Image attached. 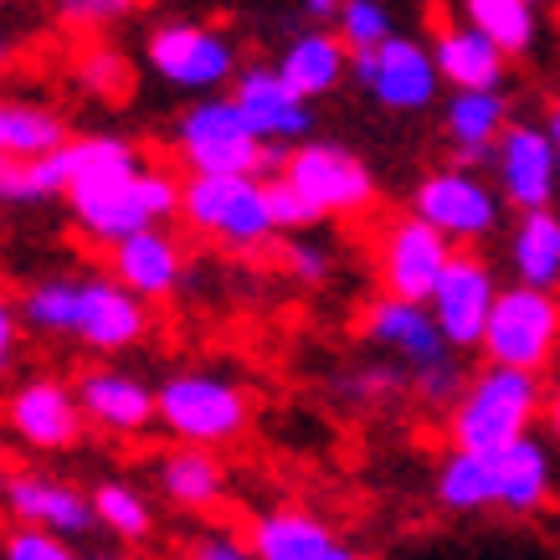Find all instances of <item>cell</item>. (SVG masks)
Instances as JSON below:
<instances>
[{
    "mask_svg": "<svg viewBox=\"0 0 560 560\" xmlns=\"http://www.w3.org/2000/svg\"><path fill=\"white\" fill-rule=\"evenodd\" d=\"M21 324L51 340H78L98 355L135 350L150 335V304L135 299L114 272H62L36 278L21 293Z\"/></svg>",
    "mask_w": 560,
    "mask_h": 560,
    "instance_id": "1",
    "label": "cell"
},
{
    "mask_svg": "<svg viewBox=\"0 0 560 560\" xmlns=\"http://www.w3.org/2000/svg\"><path fill=\"white\" fill-rule=\"evenodd\" d=\"M360 340L371 345L375 355L396 360L411 381V401H422L432 411H447L458 401L463 381V355L442 340L438 319L427 304H411V299H390V293H375L371 304L360 308Z\"/></svg>",
    "mask_w": 560,
    "mask_h": 560,
    "instance_id": "2",
    "label": "cell"
},
{
    "mask_svg": "<svg viewBox=\"0 0 560 560\" xmlns=\"http://www.w3.org/2000/svg\"><path fill=\"white\" fill-rule=\"evenodd\" d=\"M545 396H550L545 375L483 360L478 371H468L458 401L447 407V447L493 458L520 438H535V427L545 422Z\"/></svg>",
    "mask_w": 560,
    "mask_h": 560,
    "instance_id": "3",
    "label": "cell"
},
{
    "mask_svg": "<svg viewBox=\"0 0 560 560\" xmlns=\"http://www.w3.org/2000/svg\"><path fill=\"white\" fill-rule=\"evenodd\" d=\"M154 407H160V427L171 432L180 447H232V442L253 427V396L242 381L206 365L190 371H171L154 386Z\"/></svg>",
    "mask_w": 560,
    "mask_h": 560,
    "instance_id": "4",
    "label": "cell"
},
{
    "mask_svg": "<svg viewBox=\"0 0 560 560\" xmlns=\"http://www.w3.org/2000/svg\"><path fill=\"white\" fill-rule=\"evenodd\" d=\"M180 221L226 253H262L278 242L268 211V175H186Z\"/></svg>",
    "mask_w": 560,
    "mask_h": 560,
    "instance_id": "5",
    "label": "cell"
},
{
    "mask_svg": "<svg viewBox=\"0 0 560 560\" xmlns=\"http://www.w3.org/2000/svg\"><path fill=\"white\" fill-rule=\"evenodd\" d=\"M407 211L422 217L432 232L453 242V247H483L493 242L504 226H510V206L499 196V186L489 180V171H474V165H432V171L411 186Z\"/></svg>",
    "mask_w": 560,
    "mask_h": 560,
    "instance_id": "6",
    "label": "cell"
},
{
    "mask_svg": "<svg viewBox=\"0 0 560 560\" xmlns=\"http://www.w3.org/2000/svg\"><path fill=\"white\" fill-rule=\"evenodd\" d=\"M175 150L190 175H262L272 165L283 171V154H289L253 135V124L242 119L232 93L190 98V108L175 124Z\"/></svg>",
    "mask_w": 560,
    "mask_h": 560,
    "instance_id": "7",
    "label": "cell"
},
{
    "mask_svg": "<svg viewBox=\"0 0 560 560\" xmlns=\"http://www.w3.org/2000/svg\"><path fill=\"white\" fill-rule=\"evenodd\" d=\"M283 180L304 196L319 221H360L371 217L381 201V180L365 165V154H355L340 139H304L283 154Z\"/></svg>",
    "mask_w": 560,
    "mask_h": 560,
    "instance_id": "8",
    "label": "cell"
},
{
    "mask_svg": "<svg viewBox=\"0 0 560 560\" xmlns=\"http://www.w3.org/2000/svg\"><path fill=\"white\" fill-rule=\"evenodd\" d=\"M68 211L88 242L119 247L124 237L150 232V226H171V217H180V180L160 171H139L114 180V186L72 190Z\"/></svg>",
    "mask_w": 560,
    "mask_h": 560,
    "instance_id": "9",
    "label": "cell"
},
{
    "mask_svg": "<svg viewBox=\"0 0 560 560\" xmlns=\"http://www.w3.org/2000/svg\"><path fill=\"white\" fill-rule=\"evenodd\" d=\"M478 355L489 360V365L545 375L560 360V293L504 283V289H499V304H493V314H489V329H483Z\"/></svg>",
    "mask_w": 560,
    "mask_h": 560,
    "instance_id": "10",
    "label": "cell"
},
{
    "mask_svg": "<svg viewBox=\"0 0 560 560\" xmlns=\"http://www.w3.org/2000/svg\"><path fill=\"white\" fill-rule=\"evenodd\" d=\"M144 62L160 83L180 88L190 98L226 93L242 72V51L232 32L206 26V21H165L144 36Z\"/></svg>",
    "mask_w": 560,
    "mask_h": 560,
    "instance_id": "11",
    "label": "cell"
},
{
    "mask_svg": "<svg viewBox=\"0 0 560 560\" xmlns=\"http://www.w3.org/2000/svg\"><path fill=\"white\" fill-rule=\"evenodd\" d=\"M350 83L375 103V108H386V114H427V108H438L442 103V78H438V62H432V47H427L422 36H407L396 32L390 42L371 51H355L350 57Z\"/></svg>",
    "mask_w": 560,
    "mask_h": 560,
    "instance_id": "12",
    "label": "cell"
},
{
    "mask_svg": "<svg viewBox=\"0 0 560 560\" xmlns=\"http://www.w3.org/2000/svg\"><path fill=\"white\" fill-rule=\"evenodd\" d=\"M453 242L432 232L422 217H411V211H396L375 226V247H371V262H375V283L381 293L390 299H411V304H427L432 289H438V278L447 272L453 262Z\"/></svg>",
    "mask_w": 560,
    "mask_h": 560,
    "instance_id": "13",
    "label": "cell"
},
{
    "mask_svg": "<svg viewBox=\"0 0 560 560\" xmlns=\"http://www.w3.org/2000/svg\"><path fill=\"white\" fill-rule=\"evenodd\" d=\"M499 289H504V283H499V268H493L483 253H474V247L453 253V262H447V272L438 278L427 308H432V319H438L442 340L453 345L458 355H468V350L483 345V329H489V314H493V304H499Z\"/></svg>",
    "mask_w": 560,
    "mask_h": 560,
    "instance_id": "14",
    "label": "cell"
},
{
    "mask_svg": "<svg viewBox=\"0 0 560 560\" xmlns=\"http://www.w3.org/2000/svg\"><path fill=\"white\" fill-rule=\"evenodd\" d=\"M489 180L499 186L510 211H535V206H556L560 196V165H556V139L545 129V119H520L504 129V139L493 144Z\"/></svg>",
    "mask_w": 560,
    "mask_h": 560,
    "instance_id": "15",
    "label": "cell"
},
{
    "mask_svg": "<svg viewBox=\"0 0 560 560\" xmlns=\"http://www.w3.org/2000/svg\"><path fill=\"white\" fill-rule=\"evenodd\" d=\"M226 93L242 108V119L253 124V135L262 144H272V150H293V144L314 139V124H319L314 119V103L304 93H293L272 62H242L237 83Z\"/></svg>",
    "mask_w": 560,
    "mask_h": 560,
    "instance_id": "16",
    "label": "cell"
},
{
    "mask_svg": "<svg viewBox=\"0 0 560 560\" xmlns=\"http://www.w3.org/2000/svg\"><path fill=\"white\" fill-rule=\"evenodd\" d=\"M5 427L21 447L32 453H68L83 438V407H78V390L57 375H32L5 396Z\"/></svg>",
    "mask_w": 560,
    "mask_h": 560,
    "instance_id": "17",
    "label": "cell"
},
{
    "mask_svg": "<svg viewBox=\"0 0 560 560\" xmlns=\"http://www.w3.org/2000/svg\"><path fill=\"white\" fill-rule=\"evenodd\" d=\"M510 124H514V103L504 88H463V93H442L438 103V129L447 154H453V165L489 171L493 144L504 139Z\"/></svg>",
    "mask_w": 560,
    "mask_h": 560,
    "instance_id": "18",
    "label": "cell"
},
{
    "mask_svg": "<svg viewBox=\"0 0 560 560\" xmlns=\"http://www.w3.org/2000/svg\"><path fill=\"white\" fill-rule=\"evenodd\" d=\"M78 407H83V422L108 432V438H144L154 422H160V407H154V386L139 381L135 371H114V365H98V371L78 375Z\"/></svg>",
    "mask_w": 560,
    "mask_h": 560,
    "instance_id": "19",
    "label": "cell"
},
{
    "mask_svg": "<svg viewBox=\"0 0 560 560\" xmlns=\"http://www.w3.org/2000/svg\"><path fill=\"white\" fill-rule=\"evenodd\" d=\"M5 514L11 525H32V529H51L62 540H78L88 529H98L93 520V499H88L78 483L51 474H11V489H5Z\"/></svg>",
    "mask_w": 560,
    "mask_h": 560,
    "instance_id": "20",
    "label": "cell"
},
{
    "mask_svg": "<svg viewBox=\"0 0 560 560\" xmlns=\"http://www.w3.org/2000/svg\"><path fill=\"white\" fill-rule=\"evenodd\" d=\"M108 272L135 299L165 304L186 283V247H180V237H175L171 226H150V232H135L119 247H108Z\"/></svg>",
    "mask_w": 560,
    "mask_h": 560,
    "instance_id": "21",
    "label": "cell"
},
{
    "mask_svg": "<svg viewBox=\"0 0 560 560\" xmlns=\"http://www.w3.org/2000/svg\"><path fill=\"white\" fill-rule=\"evenodd\" d=\"M247 545L257 560H340L345 540L329 520L304 504H272L247 520Z\"/></svg>",
    "mask_w": 560,
    "mask_h": 560,
    "instance_id": "22",
    "label": "cell"
},
{
    "mask_svg": "<svg viewBox=\"0 0 560 560\" xmlns=\"http://www.w3.org/2000/svg\"><path fill=\"white\" fill-rule=\"evenodd\" d=\"M550 499H556V453L540 432L493 453V510L525 520V514H540Z\"/></svg>",
    "mask_w": 560,
    "mask_h": 560,
    "instance_id": "23",
    "label": "cell"
},
{
    "mask_svg": "<svg viewBox=\"0 0 560 560\" xmlns=\"http://www.w3.org/2000/svg\"><path fill=\"white\" fill-rule=\"evenodd\" d=\"M427 47H432V62H438V78L447 93H463V88H504V78L514 68L489 36H478L458 16L442 21L438 32L427 36Z\"/></svg>",
    "mask_w": 560,
    "mask_h": 560,
    "instance_id": "24",
    "label": "cell"
},
{
    "mask_svg": "<svg viewBox=\"0 0 560 560\" xmlns=\"http://www.w3.org/2000/svg\"><path fill=\"white\" fill-rule=\"evenodd\" d=\"M272 68L283 72V83H289L293 93H304L308 103H319L350 83V47L335 36V26H304L299 36L283 42Z\"/></svg>",
    "mask_w": 560,
    "mask_h": 560,
    "instance_id": "25",
    "label": "cell"
},
{
    "mask_svg": "<svg viewBox=\"0 0 560 560\" xmlns=\"http://www.w3.org/2000/svg\"><path fill=\"white\" fill-rule=\"evenodd\" d=\"M504 268L510 283L560 293V206L514 211V221L504 226Z\"/></svg>",
    "mask_w": 560,
    "mask_h": 560,
    "instance_id": "26",
    "label": "cell"
},
{
    "mask_svg": "<svg viewBox=\"0 0 560 560\" xmlns=\"http://www.w3.org/2000/svg\"><path fill=\"white\" fill-rule=\"evenodd\" d=\"M51 165H57V180H62V196H72V190L114 186L124 175H139L144 154H139V144H129L119 135H83L51 154Z\"/></svg>",
    "mask_w": 560,
    "mask_h": 560,
    "instance_id": "27",
    "label": "cell"
},
{
    "mask_svg": "<svg viewBox=\"0 0 560 560\" xmlns=\"http://www.w3.org/2000/svg\"><path fill=\"white\" fill-rule=\"evenodd\" d=\"M154 483L171 499L175 510L211 514L226 499V468L211 447H171L165 458L154 463Z\"/></svg>",
    "mask_w": 560,
    "mask_h": 560,
    "instance_id": "28",
    "label": "cell"
},
{
    "mask_svg": "<svg viewBox=\"0 0 560 560\" xmlns=\"http://www.w3.org/2000/svg\"><path fill=\"white\" fill-rule=\"evenodd\" d=\"M453 16L463 26H474L478 36H489L510 62L529 57L540 47V32H545L540 0H453Z\"/></svg>",
    "mask_w": 560,
    "mask_h": 560,
    "instance_id": "29",
    "label": "cell"
},
{
    "mask_svg": "<svg viewBox=\"0 0 560 560\" xmlns=\"http://www.w3.org/2000/svg\"><path fill=\"white\" fill-rule=\"evenodd\" d=\"M72 139L68 119L47 108V103H26V98H0V154L5 160H51Z\"/></svg>",
    "mask_w": 560,
    "mask_h": 560,
    "instance_id": "30",
    "label": "cell"
},
{
    "mask_svg": "<svg viewBox=\"0 0 560 560\" xmlns=\"http://www.w3.org/2000/svg\"><path fill=\"white\" fill-rule=\"evenodd\" d=\"M432 493H438V504L447 514H489L493 510V458L447 447V458L432 474Z\"/></svg>",
    "mask_w": 560,
    "mask_h": 560,
    "instance_id": "31",
    "label": "cell"
},
{
    "mask_svg": "<svg viewBox=\"0 0 560 560\" xmlns=\"http://www.w3.org/2000/svg\"><path fill=\"white\" fill-rule=\"evenodd\" d=\"M88 499H93L98 529H108L119 545H144L154 535V504L129 478H103V483L88 489Z\"/></svg>",
    "mask_w": 560,
    "mask_h": 560,
    "instance_id": "32",
    "label": "cell"
},
{
    "mask_svg": "<svg viewBox=\"0 0 560 560\" xmlns=\"http://www.w3.org/2000/svg\"><path fill=\"white\" fill-rule=\"evenodd\" d=\"M335 396L360 411H381V407H396L401 396H411V381L396 360L375 355V360H360V365H345L335 375Z\"/></svg>",
    "mask_w": 560,
    "mask_h": 560,
    "instance_id": "33",
    "label": "cell"
},
{
    "mask_svg": "<svg viewBox=\"0 0 560 560\" xmlns=\"http://www.w3.org/2000/svg\"><path fill=\"white\" fill-rule=\"evenodd\" d=\"M335 36L350 47V57L390 42V36H396V11H390V0H345L340 16H335Z\"/></svg>",
    "mask_w": 560,
    "mask_h": 560,
    "instance_id": "34",
    "label": "cell"
},
{
    "mask_svg": "<svg viewBox=\"0 0 560 560\" xmlns=\"http://www.w3.org/2000/svg\"><path fill=\"white\" fill-rule=\"evenodd\" d=\"M278 262L289 272L293 283H304V289H324L329 278H335V247L314 232H299V237H278Z\"/></svg>",
    "mask_w": 560,
    "mask_h": 560,
    "instance_id": "35",
    "label": "cell"
},
{
    "mask_svg": "<svg viewBox=\"0 0 560 560\" xmlns=\"http://www.w3.org/2000/svg\"><path fill=\"white\" fill-rule=\"evenodd\" d=\"M51 196H62V180H57V165H51V160L21 165V160H5V154H0V201L26 206V201H51Z\"/></svg>",
    "mask_w": 560,
    "mask_h": 560,
    "instance_id": "36",
    "label": "cell"
},
{
    "mask_svg": "<svg viewBox=\"0 0 560 560\" xmlns=\"http://www.w3.org/2000/svg\"><path fill=\"white\" fill-rule=\"evenodd\" d=\"M0 560H83L72 540L32 525H5L0 529Z\"/></svg>",
    "mask_w": 560,
    "mask_h": 560,
    "instance_id": "37",
    "label": "cell"
},
{
    "mask_svg": "<svg viewBox=\"0 0 560 560\" xmlns=\"http://www.w3.org/2000/svg\"><path fill=\"white\" fill-rule=\"evenodd\" d=\"M268 211H272V226H278V237H299V232H319L324 221L319 211L299 196V190L283 180V175L272 171L268 175Z\"/></svg>",
    "mask_w": 560,
    "mask_h": 560,
    "instance_id": "38",
    "label": "cell"
},
{
    "mask_svg": "<svg viewBox=\"0 0 560 560\" xmlns=\"http://www.w3.org/2000/svg\"><path fill=\"white\" fill-rule=\"evenodd\" d=\"M135 11L139 0H57V21L78 26V32H103V26L135 16Z\"/></svg>",
    "mask_w": 560,
    "mask_h": 560,
    "instance_id": "39",
    "label": "cell"
},
{
    "mask_svg": "<svg viewBox=\"0 0 560 560\" xmlns=\"http://www.w3.org/2000/svg\"><path fill=\"white\" fill-rule=\"evenodd\" d=\"M186 560H257L247 535H232V529H201L196 540L186 545Z\"/></svg>",
    "mask_w": 560,
    "mask_h": 560,
    "instance_id": "40",
    "label": "cell"
},
{
    "mask_svg": "<svg viewBox=\"0 0 560 560\" xmlns=\"http://www.w3.org/2000/svg\"><path fill=\"white\" fill-rule=\"evenodd\" d=\"M21 329H26V324H21V308L11 304L5 293H0V375H5V371H11V365H16Z\"/></svg>",
    "mask_w": 560,
    "mask_h": 560,
    "instance_id": "41",
    "label": "cell"
},
{
    "mask_svg": "<svg viewBox=\"0 0 560 560\" xmlns=\"http://www.w3.org/2000/svg\"><path fill=\"white\" fill-rule=\"evenodd\" d=\"M304 5V16L314 21V26H335V16H340L345 0H299Z\"/></svg>",
    "mask_w": 560,
    "mask_h": 560,
    "instance_id": "42",
    "label": "cell"
},
{
    "mask_svg": "<svg viewBox=\"0 0 560 560\" xmlns=\"http://www.w3.org/2000/svg\"><path fill=\"white\" fill-rule=\"evenodd\" d=\"M545 432H550V442H556V447H560V381H556V386H550V396H545Z\"/></svg>",
    "mask_w": 560,
    "mask_h": 560,
    "instance_id": "43",
    "label": "cell"
},
{
    "mask_svg": "<svg viewBox=\"0 0 560 560\" xmlns=\"http://www.w3.org/2000/svg\"><path fill=\"white\" fill-rule=\"evenodd\" d=\"M545 129H550V139H556V165H560V98L545 108Z\"/></svg>",
    "mask_w": 560,
    "mask_h": 560,
    "instance_id": "44",
    "label": "cell"
},
{
    "mask_svg": "<svg viewBox=\"0 0 560 560\" xmlns=\"http://www.w3.org/2000/svg\"><path fill=\"white\" fill-rule=\"evenodd\" d=\"M11 474H16V468H11V458L0 453V499H5V489H11Z\"/></svg>",
    "mask_w": 560,
    "mask_h": 560,
    "instance_id": "45",
    "label": "cell"
},
{
    "mask_svg": "<svg viewBox=\"0 0 560 560\" xmlns=\"http://www.w3.org/2000/svg\"><path fill=\"white\" fill-rule=\"evenodd\" d=\"M5 62H11V36L0 32V68H5Z\"/></svg>",
    "mask_w": 560,
    "mask_h": 560,
    "instance_id": "46",
    "label": "cell"
},
{
    "mask_svg": "<svg viewBox=\"0 0 560 560\" xmlns=\"http://www.w3.org/2000/svg\"><path fill=\"white\" fill-rule=\"evenodd\" d=\"M83 560H135V556H119V550H98V556H83Z\"/></svg>",
    "mask_w": 560,
    "mask_h": 560,
    "instance_id": "47",
    "label": "cell"
},
{
    "mask_svg": "<svg viewBox=\"0 0 560 560\" xmlns=\"http://www.w3.org/2000/svg\"><path fill=\"white\" fill-rule=\"evenodd\" d=\"M340 560H365V556H360L355 545H345V550H340Z\"/></svg>",
    "mask_w": 560,
    "mask_h": 560,
    "instance_id": "48",
    "label": "cell"
},
{
    "mask_svg": "<svg viewBox=\"0 0 560 560\" xmlns=\"http://www.w3.org/2000/svg\"><path fill=\"white\" fill-rule=\"evenodd\" d=\"M0 5H5V0H0Z\"/></svg>",
    "mask_w": 560,
    "mask_h": 560,
    "instance_id": "49",
    "label": "cell"
}]
</instances>
